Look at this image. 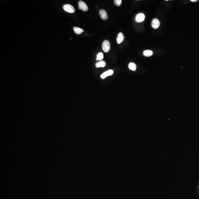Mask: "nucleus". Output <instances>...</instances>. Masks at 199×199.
Wrapping results in <instances>:
<instances>
[{"label": "nucleus", "mask_w": 199, "mask_h": 199, "mask_svg": "<svg viewBox=\"0 0 199 199\" xmlns=\"http://www.w3.org/2000/svg\"><path fill=\"white\" fill-rule=\"evenodd\" d=\"M96 68H99L102 67L104 68L106 66V63L103 61H100V62H97L96 63Z\"/></svg>", "instance_id": "1a4fd4ad"}, {"label": "nucleus", "mask_w": 199, "mask_h": 199, "mask_svg": "<svg viewBox=\"0 0 199 199\" xmlns=\"http://www.w3.org/2000/svg\"><path fill=\"white\" fill-rule=\"evenodd\" d=\"M99 14L101 18L103 20H106L108 18L107 12L103 9H101L99 11Z\"/></svg>", "instance_id": "423d86ee"}, {"label": "nucleus", "mask_w": 199, "mask_h": 199, "mask_svg": "<svg viewBox=\"0 0 199 199\" xmlns=\"http://www.w3.org/2000/svg\"><path fill=\"white\" fill-rule=\"evenodd\" d=\"M73 30H74L75 33L78 35H79L84 31V30L83 29L78 27H74L73 28Z\"/></svg>", "instance_id": "9d476101"}, {"label": "nucleus", "mask_w": 199, "mask_h": 199, "mask_svg": "<svg viewBox=\"0 0 199 199\" xmlns=\"http://www.w3.org/2000/svg\"><path fill=\"white\" fill-rule=\"evenodd\" d=\"M63 9L67 12L73 13L75 12V9L72 5L69 4H66L63 6Z\"/></svg>", "instance_id": "7ed1b4c3"}, {"label": "nucleus", "mask_w": 199, "mask_h": 199, "mask_svg": "<svg viewBox=\"0 0 199 199\" xmlns=\"http://www.w3.org/2000/svg\"><path fill=\"white\" fill-rule=\"evenodd\" d=\"M160 24V23L158 19L157 18H154L152 21L151 25H152V27L153 28L156 29L159 27Z\"/></svg>", "instance_id": "20e7f679"}, {"label": "nucleus", "mask_w": 199, "mask_h": 199, "mask_svg": "<svg viewBox=\"0 0 199 199\" xmlns=\"http://www.w3.org/2000/svg\"><path fill=\"white\" fill-rule=\"evenodd\" d=\"M144 56L146 57H149L152 56L153 54L152 51L150 50H147L144 51L143 53Z\"/></svg>", "instance_id": "9b49d317"}, {"label": "nucleus", "mask_w": 199, "mask_h": 199, "mask_svg": "<svg viewBox=\"0 0 199 199\" xmlns=\"http://www.w3.org/2000/svg\"><path fill=\"white\" fill-rule=\"evenodd\" d=\"M114 4L116 6H120L121 4L122 1L121 0H115L114 1Z\"/></svg>", "instance_id": "4468645a"}, {"label": "nucleus", "mask_w": 199, "mask_h": 199, "mask_svg": "<svg viewBox=\"0 0 199 199\" xmlns=\"http://www.w3.org/2000/svg\"><path fill=\"white\" fill-rule=\"evenodd\" d=\"M124 40V36L122 33H119L118 34V37L117 38V43L118 44H120Z\"/></svg>", "instance_id": "6e6552de"}, {"label": "nucleus", "mask_w": 199, "mask_h": 199, "mask_svg": "<svg viewBox=\"0 0 199 199\" xmlns=\"http://www.w3.org/2000/svg\"><path fill=\"white\" fill-rule=\"evenodd\" d=\"M78 4V8L79 10H83L84 12H86L88 10V7L84 2L80 0Z\"/></svg>", "instance_id": "f03ea898"}, {"label": "nucleus", "mask_w": 199, "mask_h": 199, "mask_svg": "<svg viewBox=\"0 0 199 199\" xmlns=\"http://www.w3.org/2000/svg\"><path fill=\"white\" fill-rule=\"evenodd\" d=\"M102 49L105 53H107L110 49V44L109 41L105 40L102 44Z\"/></svg>", "instance_id": "f257e3e1"}, {"label": "nucleus", "mask_w": 199, "mask_h": 199, "mask_svg": "<svg viewBox=\"0 0 199 199\" xmlns=\"http://www.w3.org/2000/svg\"><path fill=\"white\" fill-rule=\"evenodd\" d=\"M114 71L113 70L109 69L107 71L104 72L101 75V78L102 79H104L108 76H111L113 74Z\"/></svg>", "instance_id": "39448f33"}, {"label": "nucleus", "mask_w": 199, "mask_h": 199, "mask_svg": "<svg viewBox=\"0 0 199 199\" xmlns=\"http://www.w3.org/2000/svg\"><path fill=\"white\" fill-rule=\"evenodd\" d=\"M145 18V16L142 13L138 14L136 18V20L138 22H141L144 21Z\"/></svg>", "instance_id": "0eeeda50"}, {"label": "nucleus", "mask_w": 199, "mask_h": 199, "mask_svg": "<svg viewBox=\"0 0 199 199\" xmlns=\"http://www.w3.org/2000/svg\"><path fill=\"white\" fill-rule=\"evenodd\" d=\"M103 58L104 55L103 53H100L97 55L96 60H97V61H101L103 59Z\"/></svg>", "instance_id": "ddd939ff"}, {"label": "nucleus", "mask_w": 199, "mask_h": 199, "mask_svg": "<svg viewBox=\"0 0 199 199\" xmlns=\"http://www.w3.org/2000/svg\"><path fill=\"white\" fill-rule=\"evenodd\" d=\"M128 67L130 70L133 71H135L137 68V66L135 63H130Z\"/></svg>", "instance_id": "f8f14e48"}, {"label": "nucleus", "mask_w": 199, "mask_h": 199, "mask_svg": "<svg viewBox=\"0 0 199 199\" xmlns=\"http://www.w3.org/2000/svg\"><path fill=\"white\" fill-rule=\"evenodd\" d=\"M192 2H196L198 1L197 0H191Z\"/></svg>", "instance_id": "2eb2a0df"}]
</instances>
